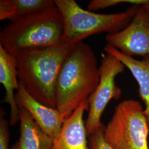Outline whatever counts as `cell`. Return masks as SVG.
I'll use <instances>...</instances> for the list:
<instances>
[{
	"label": "cell",
	"instance_id": "cell-14",
	"mask_svg": "<svg viewBox=\"0 0 149 149\" xmlns=\"http://www.w3.org/2000/svg\"><path fill=\"white\" fill-rule=\"evenodd\" d=\"M124 3L144 6L149 4V0H92L88 3L87 8L88 11H98Z\"/></svg>",
	"mask_w": 149,
	"mask_h": 149
},
{
	"label": "cell",
	"instance_id": "cell-1",
	"mask_svg": "<svg viewBox=\"0 0 149 149\" xmlns=\"http://www.w3.org/2000/svg\"><path fill=\"white\" fill-rule=\"evenodd\" d=\"M97 59L89 45L81 42L70 48L59 72L56 109L66 119L95 90L100 81Z\"/></svg>",
	"mask_w": 149,
	"mask_h": 149
},
{
	"label": "cell",
	"instance_id": "cell-9",
	"mask_svg": "<svg viewBox=\"0 0 149 149\" xmlns=\"http://www.w3.org/2000/svg\"><path fill=\"white\" fill-rule=\"evenodd\" d=\"M88 100L82 102L64 120L58 137L50 149H90L84 115L88 111Z\"/></svg>",
	"mask_w": 149,
	"mask_h": 149
},
{
	"label": "cell",
	"instance_id": "cell-11",
	"mask_svg": "<svg viewBox=\"0 0 149 149\" xmlns=\"http://www.w3.org/2000/svg\"><path fill=\"white\" fill-rule=\"evenodd\" d=\"M103 49L106 53L111 54L119 60L137 81L139 95L145 104L144 114L149 127V55L144 56L141 60H138L107 45Z\"/></svg>",
	"mask_w": 149,
	"mask_h": 149
},
{
	"label": "cell",
	"instance_id": "cell-13",
	"mask_svg": "<svg viewBox=\"0 0 149 149\" xmlns=\"http://www.w3.org/2000/svg\"><path fill=\"white\" fill-rule=\"evenodd\" d=\"M54 5L52 0H1L0 20L12 21Z\"/></svg>",
	"mask_w": 149,
	"mask_h": 149
},
{
	"label": "cell",
	"instance_id": "cell-4",
	"mask_svg": "<svg viewBox=\"0 0 149 149\" xmlns=\"http://www.w3.org/2000/svg\"><path fill=\"white\" fill-rule=\"evenodd\" d=\"M63 21V42L69 45L102 33L108 34L122 31L135 15L139 5H132L116 13L101 14L83 9L74 0H55Z\"/></svg>",
	"mask_w": 149,
	"mask_h": 149
},
{
	"label": "cell",
	"instance_id": "cell-17",
	"mask_svg": "<svg viewBox=\"0 0 149 149\" xmlns=\"http://www.w3.org/2000/svg\"><path fill=\"white\" fill-rule=\"evenodd\" d=\"M143 6H144L146 8H147L148 10H149V4H148V5H146Z\"/></svg>",
	"mask_w": 149,
	"mask_h": 149
},
{
	"label": "cell",
	"instance_id": "cell-8",
	"mask_svg": "<svg viewBox=\"0 0 149 149\" xmlns=\"http://www.w3.org/2000/svg\"><path fill=\"white\" fill-rule=\"evenodd\" d=\"M15 99L18 108L28 112L44 133L53 141L58 137L65 118L56 108L47 106L38 101L21 84L15 95Z\"/></svg>",
	"mask_w": 149,
	"mask_h": 149
},
{
	"label": "cell",
	"instance_id": "cell-16",
	"mask_svg": "<svg viewBox=\"0 0 149 149\" xmlns=\"http://www.w3.org/2000/svg\"><path fill=\"white\" fill-rule=\"evenodd\" d=\"M104 128L105 125L99 128L89 136L90 149H112L104 139Z\"/></svg>",
	"mask_w": 149,
	"mask_h": 149
},
{
	"label": "cell",
	"instance_id": "cell-2",
	"mask_svg": "<svg viewBox=\"0 0 149 149\" xmlns=\"http://www.w3.org/2000/svg\"><path fill=\"white\" fill-rule=\"evenodd\" d=\"M72 46L63 40L56 45L26 52L16 56L19 84L47 106L56 108L57 81Z\"/></svg>",
	"mask_w": 149,
	"mask_h": 149
},
{
	"label": "cell",
	"instance_id": "cell-7",
	"mask_svg": "<svg viewBox=\"0 0 149 149\" xmlns=\"http://www.w3.org/2000/svg\"><path fill=\"white\" fill-rule=\"evenodd\" d=\"M106 45L131 57L149 55V10L138 6L132 20L119 32L107 34Z\"/></svg>",
	"mask_w": 149,
	"mask_h": 149
},
{
	"label": "cell",
	"instance_id": "cell-3",
	"mask_svg": "<svg viewBox=\"0 0 149 149\" xmlns=\"http://www.w3.org/2000/svg\"><path fill=\"white\" fill-rule=\"evenodd\" d=\"M62 16L55 5L10 21L0 33V45L16 57L22 53L48 48L63 42Z\"/></svg>",
	"mask_w": 149,
	"mask_h": 149
},
{
	"label": "cell",
	"instance_id": "cell-6",
	"mask_svg": "<svg viewBox=\"0 0 149 149\" xmlns=\"http://www.w3.org/2000/svg\"><path fill=\"white\" fill-rule=\"evenodd\" d=\"M124 69L122 63L111 54L106 53L102 60L98 85L88 98L89 108L85 124L88 137L104 125L102 116L109 102L120 98L122 90L117 85L116 78L124 72Z\"/></svg>",
	"mask_w": 149,
	"mask_h": 149
},
{
	"label": "cell",
	"instance_id": "cell-12",
	"mask_svg": "<svg viewBox=\"0 0 149 149\" xmlns=\"http://www.w3.org/2000/svg\"><path fill=\"white\" fill-rule=\"evenodd\" d=\"M20 136L10 149H50L53 139L44 133L29 113L19 109Z\"/></svg>",
	"mask_w": 149,
	"mask_h": 149
},
{
	"label": "cell",
	"instance_id": "cell-5",
	"mask_svg": "<svg viewBox=\"0 0 149 149\" xmlns=\"http://www.w3.org/2000/svg\"><path fill=\"white\" fill-rule=\"evenodd\" d=\"M149 127L138 101L125 100L116 107L104 129V139L112 149H149Z\"/></svg>",
	"mask_w": 149,
	"mask_h": 149
},
{
	"label": "cell",
	"instance_id": "cell-10",
	"mask_svg": "<svg viewBox=\"0 0 149 149\" xmlns=\"http://www.w3.org/2000/svg\"><path fill=\"white\" fill-rule=\"evenodd\" d=\"M0 83L5 89V97L3 103L9 104L10 117L9 123L15 125L19 121V109L15 99V90H18L19 83L18 77L16 57L7 53L0 45Z\"/></svg>",
	"mask_w": 149,
	"mask_h": 149
},
{
	"label": "cell",
	"instance_id": "cell-15",
	"mask_svg": "<svg viewBox=\"0 0 149 149\" xmlns=\"http://www.w3.org/2000/svg\"><path fill=\"white\" fill-rule=\"evenodd\" d=\"M5 112L2 108L0 109V149H10V123L5 118Z\"/></svg>",
	"mask_w": 149,
	"mask_h": 149
}]
</instances>
